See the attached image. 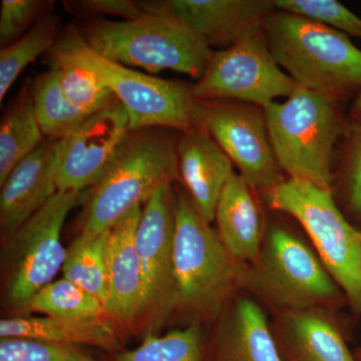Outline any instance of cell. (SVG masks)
<instances>
[{
	"label": "cell",
	"instance_id": "obj_17",
	"mask_svg": "<svg viewBox=\"0 0 361 361\" xmlns=\"http://www.w3.org/2000/svg\"><path fill=\"white\" fill-rule=\"evenodd\" d=\"M142 210V206H137L126 214L111 228L106 242V312L123 322L147 307L144 275L135 247Z\"/></svg>",
	"mask_w": 361,
	"mask_h": 361
},
{
	"label": "cell",
	"instance_id": "obj_13",
	"mask_svg": "<svg viewBox=\"0 0 361 361\" xmlns=\"http://www.w3.org/2000/svg\"><path fill=\"white\" fill-rule=\"evenodd\" d=\"M146 13L169 16L198 35L209 47L229 49L263 28L272 0H154L137 1Z\"/></svg>",
	"mask_w": 361,
	"mask_h": 361
},
{
	"label": "cell",
	"instance_id": "obj_7",
	"mask_svg": "<svg viewBox=\"0 0 361 361\" xmlns=\"http://www.w3.org/2000/svg\"><path fill=\"white\" fill-rule=\"evenodd\" d=\"M336 102L297 87L283 103L262 109L273 152L289 179L331 189L334 146L343 133Z\"/></svg>",
	"mask_w": 361,
	"mask_h": 361
},
{
	"label": "cell",
	"instance_id": "obj_27",
	"mask_svg": "<svg viewBox=\"0 0 361 361\" xmlns=\"http://www.w3.org/2000/svg\"><path fill=\"white\" fill-rule=\"evenodd\" d=\"M118 361H204L200 327L190 325L165 336H149L134 350L116 355Z\"/></svg>",
	"mask_w": 361,
	"mask_h": 361
},
{
	"label": "cell",
	"instance_id": "obj_15",
	"mask_svg": "<svg viewBox=\"0 0 361 361\" xmlns=\"http://www.w3.org/2000/svg\"><path fill=\"white\" fill-rule=\"evenodd\" d=\"M63 149L65 139L42 142L1 185L0 228L6 241L58 193Z\"/></svg>",
	"mask_w": 361,
	"mask_h": 361
},
{
	"label": "cell",
	"instance_id": "obj_32",
	"mask_svg": "<svg viewBox=\"0 0 361 361\" xmlns=\"http://www.w3.org/2000/svg\"><path fill=\"white\" fill-rule=\"evenodd\" d=\"M65 6L71 13L80 18L97 16H115L123 20H134L146 14L139 2L130 0H80L66 1Z\"/></svg>",
	"mask_w": 361,
	"mask_h": 361
},
{
	"label": "cell",
	"instance_id": "obj_24",
	"mask_svg": "<svg viewBox=\"0 0 361 361\" xmlns=\"http://www.w3.org/2000/svg\"><path fill=\"white\" fill-rule=\"evenodd\" d=\"M109 231L96 237L80 235L70 248L66 249V257L61 269L65 279L96 297L104 306L108 300L106 242Z\"/></svg>",
	"mask_w": 361,
	"mask_h": 361
},
{
	"label": "cell",
	"instance_id": "obj_22",
	"mask_svg": "<svg viewBox=\"0 0 361 361\" xmlns=\"http://www.w3.org/2000/svg\"><path fill=\"white\" fill-rule=\"evenodd\" d=\"M44 141L35 115L32 90L25 87L0 128V185L4 184L16 166Z\"/></svg>",
	"mask_w": 361,
	"mask_h": 361
},
{
	"label": "cell",
	"instance_id": "obj_1",
	"mask_svg": "<svg viewBox=\"0 0 361 361\" xmlns=\"http://www.w3.org/2000/svg\"><path fill=\"white\" fill-rule=\"evenodd\" d=\"M171 129L130 130L103 177L85 193L82 231L96 237L142 206L158 188L180 179L178 139Z\"/></svg>",
	"mask_w": 361,
	"mask_h": 361
},
{
	"label": "cell",
	"instance_id": "obj_2",
	"mask_svg": "<svg viewBox=\"0 0 361 361\" xmlns=\"http://www.w3.org/2000/svg\"><path fill=\"white\" fill-rule=\"evenodd\" d=\"M247 265L233 257L189 195L175 190L177 303L200 314H219L244 289Z\"/></svg>",
	"mask_w": 361,
	"mask_h": 361
},
{
	"label": "cell",
	"instance_id": "obj_20",
	"mask_svg": "<svg viewBox=\"0 0 361 361\" xmlns=\"http://www.w3.org/2000/svg\"><path fill=\"white\" fill-rule=\"evenodd\" d=\"M221 241L233 257L250 264L258 257L266 229L254 189L241 175L233 173L216 208Z\"/></svg>",
	"mask_w": 361,
	"mask_h": 361
},
{
	"label": "cell",
	"instance_id": "obj_6",
	"mask_svg": "<svg viewBox=\"0 0 361 361\" xmlns=\"http://www.w3.org/2000/svg\"><path fill=\"white\" fill-rule=\"evenodd\" d=\"M244 290L275 314L307 310H334L345 300L314 249L279 225L266 229L258 257L247 265Z\"/></svg>",
	"mask_w": 361,
	"mask_h": 361
},
{
	"label": "cell",
	"instance_id": "obj_33",
	"mask_svg": "<svg viewBox=\"0 0 361 361\" xmlns=\"http://www.w3.org/2000/svg\"><path fill=\"white\" fill-rule=\"evenodd\" d=\"M345 195L349 210L361 218V123L349 149L345 170Z\"/></svg>",
	"mask_w": 361,
	"mask_h": 361
},
{
	"label": "cell",
	"instance_id": "obj_23",
	"mask_svg": "<svg viewBox=\"0 0 361 361\" xmlns=\"http://www.w3.org/2000/svg\"><path fill=\"white\" fill-rule=\"evenodd\" d=\"M30 90L35 115L42 134L47 139L61 140L70 137L90 116L66 99L56 68H51L37 75Z\"/></svg>",
	"mask_w": 361,
	"mask_h": 361
},
{
	"label": "cell",
	"instance_id": "obj_21",
	"mask_svg": "<svg viewBox=\"0 0 361 361\" xmlns=\"http://www.w3.org/2000/svg\"><path fill=\"white\" fill-rule=\"evenodd\" d=\"M1 338H30L49 343L96 346L113 350L118 341L104 319L68 320L52 317H11L0 322Z\"/></svg>",
	"mask_w": 361,
	"mask_h": 361
},
{
	"label": "cell",
	"instance_id": "obj_28",
	"mask_svg": "<svg viewBox=\"0 0 361 361\" xmlns=\"http://www.w3.org/2000/svg\"><path fill=\"white\" fill-rule=\"evenodd\" d=\"M51 61V68L58 71L59 84L66 99L80 110L92 115L118 101L94 73L70 61Z\"/></svg>",
	"mask_w": 361,
	"mask_h": 361
},
{
	"label": "cell",
	"instance_id": "obj_5",
	"mask_svg": "<svg viewBox=\"0 0 361 361\" xmlns=\"http://www.w3.org/2000/svg\"><path fill=\"white\" fill-rule=\"evenodd\" d=\"M49 52L51 59L85 68L110 89L129 115L130 130L166 128L183 133L196 127L198 99L193 87L151 77L103 58L87 47L77 27L66 30Z\"/></svg>",
	"mask_w": 361,
	"mask_h": 361
},
{
	"label": "cell",
	"instance_id": "obj_10",
	"mask_svg": "<svg viewBox=\"0 0 361 361\" xmlns=\"http://www.w3.org/2000/svg\"><path fill=\"white\" fill-rule=\"evenodd\" d=\"M193 87L198 101H226L264 109L288 97L298 85L277 65L264 30L252 33L229 49L214 52L208 68Z\"/></svg>",
	"mask_w": 361,
	"mask_h": 361
},
{
	"label": "cell",
	"instance_id": "obj_29",
	"mask_svg": "<svg viewBox=\"0 0 361 361\" xmlns=\"http://www.w3.org/2000/svg\"><path fill=\"white\" fill-rule=\"evenodd\" d=\"M277 11L316 21L361 39V18L336 0H272Z\"/></svg>",
	"mask_w": 361,
	"mask_h": 361
},
{
	"label": "cell",
	"instance_id": "obj_3",
	"mask_svg": "<svg viewBox=\"0 0 361 361\" xmlns=\"http://www.w3.org/2000/svg\"><path fill=\"white\" fill-rule=\"evenodd\" d=\"M263 30L273 59L298 87L336 101L361 87V51L348 35L277 9Z\"/></svg>",
	"mask_w": 361,
	"mask_h": 361
},
{
	"label": "cell",
	"instance_id": "obj_19",
	"mask_svg": "<svg viewBox=\"0 0 361 361\" xmlns=\"http://www.w3.org/2000/svg\"><path fill=\"white\" fill-rule=\"evenodd\" d=\"M178 165L190 198L209 223L234 171L233 163L205 129L199 126L180 133L177 144Z\"/></svg>",
	"mask_w": 361,
	"mask_h": 361
},
{
	"label": "cell",
	"instance_id": "obj_4",
	"mask_svg": "<svg viewBox=\"0 0 361 361\" xmlns=\"http://www.w3.org/2000/svg\"><path fill=\"white\" fill-rule=\"evenodd\" d=\"M77 30L87 47L103 58L151 73L170 70L198 80L214 54L193 30L159 14L146 13L134 20L92 18Z\"/></svg>",
	"mask_w": 361,
	"mask_h": 361
},
{
	"label": "cell",
	"instance_id": "obj_11",
	"mask_svg": "<svg viewBox=\"0 0 361 361\" xmlns=\"http://www.w3.org/2000/svg\"><path fill=\"white\" fill-rule=\"evenodd\" d=\"M252 104L198 101L196 126L203 128L254 190L265 193L284 180L263 111Z\"/></svg>",
	"mask_w": 361,
	"mask_h": 361
},
{
	"label": "cell",
	"instance_id": "obj_18",
	"mask_svg": "<svg viewBox=\"0 0 361 361\" xmlns=\"http://www.w3.org/2000/svg\"><path fill=\"white\" fill-rule=\"evenodd\" d=\"M271 326L284 361H357L332 310L279 313Z\"/></svg>",
	"mask_w": 361,
	"mask_h": 361
},
{
	"label": "cell",
	"instance_id": "obj_31",
	"mask_svg": "<svg viewBox=\"0 0 361 361\" xmlns=\"http://www.w3.org/2000/svg\"><path fill=\"white\" fill-rule=\"evenodd\" d=\"M52 2L39 0H2L0 11V44L2 49L23 37L44 18Z\"/></svg>",
	"mask_w": 361,
	"mask_h": 361
},
{
	"label": "cell",
	"instance_id": "obj_9",
	"mask_svg": "<svg viewBox=\"0 0 361 361\" xmlns=\"http://www.w3.org/2000/svg\"><path fill=\"white\" fill-rule=\"evenodd\" d=\"M85 192L59 191L6 241L7 297L25 308L63 269L66 249L61 235L66 217L84 203Z\"/></svg>",
	"mask_w": 361,
	"mask_h": 361
},
{
	"label": "cell",
	"instance_id": "obj_14",
	"mask_svg": "<svg viewBox=\"0 0 361 361\" xmlns=\"http://www.w3.org/2000/svg\"><path fill=\"white\" fill-rule=\"evenodd\" d=\"M173 184L161 185L142 205L135 232V247L144 275L147 307L157 302L177 303L173 268L175 231Z\"/></svg>",
	"mask_w": 361,
	"mask_h": 361
},
{
	"label": "cell",
	"instance_id": "obj_8",
	"mask_svg": "<svg viewBox=\"0 0 361 361\" xmlns=\"http://www.w3.org/2000/svg\"><path fill=\"white\" fill-rule=\"evenodd\" d=\"M266 196L273 210L302 226L351 310L361 315V232L339 210L331 189L287 178Z\"/></svg>",
	"mask_w": 361,
	"mask_h": 361
},
{
	"label": "cell",
	"instance_id": "obj_12",
	"mask_svg": "<svg viewBox=\"0 0 361 361\" xmlns=\"http://www.w3.org/2000/svg\"><path fill=\"white\" fill-rule=\"evenodd\" d=\"M130 132L129 115L118 101L90 115L65 139L59 191L85 192L97 184Z\"/></svg>",
	"mask_w": 361,
	"mask_h": 361
},
{
	"label": "cell",
	"instance_id": "obj_25",
	"mask_svg": "<svg viewBox=\"0 0 361 361\" xmlns=\"http://www.w3.org/2000/svg\"><path fill=\"white\" fill-rule=\"evenodd\" d=\"M59 18L47 14L40 18L27 32L13 44L0 51V102L23 70L44 52L56 44Z\"/></svg>",
	"mask_w": 361,
	"mask_h": 361
},
{
	"label": "cell",
	"instance_id": "obj_26",
	"mask_svg": "<svg viewBox=\"0 0 361 361\" xmlns=\"http://www.w3.org/2000/svg\"><path fill=\"white\" fill-rule=\"evenodd\" d=\"M26 310L47 317L68 320L104 319L108 315L102 301L65 278L40 289L30 299Z\"/></svg>",
	"mask_w": 361,
	"mask_h": 361
},
{
	"label": "cell",
	"instance_id": "obj_30",
	"mask_svg": "<svg viewBox=\"0 0 361 361\" xmlns=\"http://www.w3.org/2000/svg\"><path fill=\"white\" fill-rule=\"evenodd\" d=\"M0 361H97L75 346L30 338H1Z\"/></svg>",
	"mask_w": 361,
	"mask_h": 361
},
{
	"label": "cell",
	"instance_id": "obj_35",
	"mask_svg": "<svg viewBox=\"0 0 361 361\" xmlns=\"http://www.w3.org/2000/svg\"><path fill=\"white\" fill-rule=\"evenodd\" d=\"M353 353H355L356 360L361 361V348L356 349Z\"/></svg>",
	"mask_w": 361,
	"mask_h": 361
},
{
	"label": "cell",
	"instance_id": "obj_16",
	"mask_svg": "<svg viewBox=\"0 0 361 361\" xmlns=\"http://www.w3.org/2000/svg\"><path fill=\"white\" fill-rule=\"evenodd\" d=\"M204 361L284 360L260 304L237 295L226 307L208 348H204Z\"/></svg>",
	"mask_w": 361,
	"mask_h": 361
},
{
	"label": "cell",
	"instance_id": "obj_34",
	"mask_svg": "<svg viewBox=\"0 0 361 361\" xmlns=\"http://www.w3.org/2000/svg\"><path fill=\"white\" fill-rule=\"evenodd\" d=\"M353 115L355 116V118H360L361 121V90L355 104H353Z\"/></svg>",
	"mask_w": 361,
	"mask_h": 361
}]
</instances>
